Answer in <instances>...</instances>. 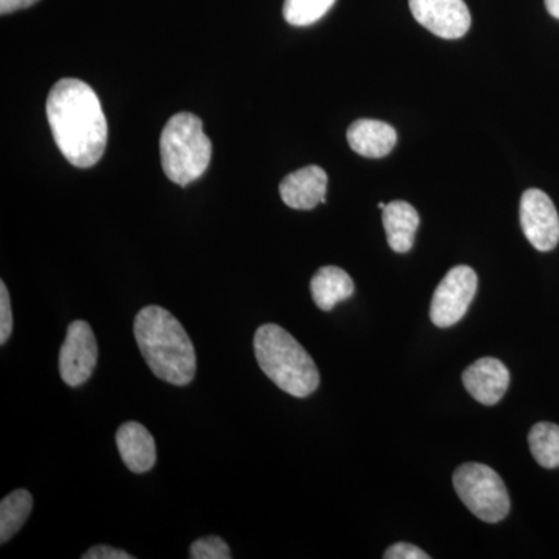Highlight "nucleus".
Segmentation results:
<instances>
[{
  "label": "nucleus",
  "instance_id": "7",
  "mask_svg": "<svg viewBox=\"0 0 559 559\" xmlns=\"http://www.w3.org/2000/svg\"><path fill=\"white\" fill-rule=\"evenodd\" d=\"M98 345L86 320H73L60 349V374L69 388H80L97 367Z\"/></svg>",
  "mask_w": 559,
  "mask_h": 559
},
{
  "label": "nucleus",
  "instance_id": "22",
  "mask_svg": "<svg viewBox=\"0 0 559 559\" xmlns=\"http://www.w3.org/2000/svg\"><path fill=\"white\" fill-rule=\"evenodd\" d=\"M83 559H134V557L128 554V551L103 544V546L91 547V549L83 555Z\"/></svg>",
  "mask_w": 559,
  "mask_h": 559
},
{
  "label": "nucleus",
  "instance_id": "25",
  "mask_svg": "<svg viewBox=\"0 0 559 559\" xmlns=\"http://www.w3.org/2000/svg\"><path fill=\"white\" fill-rule=\"evenodd\" d=\"M385 205H388V204H384V202H380V204H378V207H380L381 210H384Z\"/></svg>",
  "mask_w": 559,
  "mask_h": 559
},
{
  "label": "nucleus",
  "instance_id": "4",
  "mask_svg": "<svg viewBox=\"0 0 559 559\" xmlns=\"http://www.w3.org/2000/svg\"><path fill=\"white\" fill-rule=\"evenodd\" d=\"M162 167L171 182L187 187L207 171L212 142L200 117L179 112L165 124L160 135Z\"/></svg>",
  "mask_w": 559,
  "mask_h": 559
},
{
  "label": "nucleus",
  "instance_id": "17",
  "mask_svg": "<svg viewBox=\"0 0 559 559\" xmlns=\"http://www.w3.org/2000/svg\"><path fill=\"white\" fill-rule=\"evenodd\" d=\"M528 447L533 457L543 468H559V426L538 423L528 433Z\"/></svg>",
  "mask_w": 559,
  "mask_h": 559
},
{
  "label": "nucleus",
  "instance_id": "18",
  "mask_svg": "<svg viewBox=\"0 0 559 559\" xmlns=\"http://www.w3.org/2000/svg\"><path fill=\"white\" fill-rule=\"evenodd\" d=\"M336 0H285L283 16L294 27H308L322 20Z\"/></svg>",
  "mask_w": 559,
  "mask_h": 559
},
{
  "label": "nucleus",
  "instance_id": "9",
  "mask_svg": "<svg viewBox=\"0 0 559 559\" xmlns=\"http://www.w3.org/2000/svg\"><path fill=\"white\" fill-rule=\"evenodd\" d=\"M415 21L443 39H459L468 33L471 13L463 0H409Z\"/></svg>",
  "mask_w": 559,
  "mask_h": 559
},
{
  "label": "nucleus",
  "instance_id": "5",
  "mask_svg": "<svg viewBox=\"0 0 559 559\" xmlns=\"http://www.w3.org/2000/svg\"><path fill=\"white\" fill-rule=\"evenodd\" d=\"M455 492L466 509L488 524H498L510 513V496L495 469L481 463H463L452 476Z\"/></svg>",
  "mask_w": 559,
  "mask_h": 559
},
{
  "label": "nucleus",
  "instance_id": "3",
  "mask_svg": "<svg viewBox=\"0 0 559 559\" xmlns=\"http://www.w3.org/2000/svg\"><path fill=\"white\" fill-rule=\"evenodd\" d=\"M253 352L260 369L283 392L307 399L319 389L320 373L314 359L282 326L261 325L253 336Z\"/></svg>",
  "mask_w": 559,
  "mask_h": 559
},
{
  "label": "nucleus",
  "instance_id": "23",
  "mask_svg": "<svg viewBox=\"0 0 559 559\" xmlns=\"http://www.w3.org/2000/svg\"><path fill=\"white\" fill-rule=\"evenodd\" d=\"M39 0H0V13L10 14L17 10L28 9Z\"/></svg>",
  "mask_w": 559,
  "mask_h": 559
},
{
  "label": "nucleus",
  "instance_id": "11",
  "mask_svg": "<svg viewBox=\"0 0 559 559\" xmlns=\"http://www.w3.org/2000/svg\"><path fill=\"white\" fill-rule=\"evenodd\" d=\"M329 176L318 165L290 173L280 183V197L290 209L312 210L326 202Z\"/></svg>",
  "mask_w": 559,
  "mask_h": 559
},
{
  "label": "nucleus",
  "instance_id": "14",
  "mask_svg": "<svg viewBox=\"0 0 559 559\" xmlns=\"http://www.w3.org/2000/svg\"><path fill=\"white\" fill-rule=\"evenodd\" d=\"M382 224L390 249L396 253H407L414 248L415 235L419 226L417 210L409 202L393 201L382 210Z\"/></svg>",
  "mask_w": 559,
  "mask_h": 559
},
{
  "label": "nucleus",
  "instance_id": "20",
  "mask_svg": "<svg viewBox=\"0 0 559 559\" xmlns=\"http://www.w3.org/2000/svg\"><path fill=\"white\" fill-rule=\"evenodd\" d=\"M13 333V311L5 283H0V345H5Z\"/></svg>",
  "mask_w": 559,
  "mask_h": 559
},
{
  "label": "nucleus",
  "instance_id": "8",
  "mask_svg": "<svg viewBox=\"0 0 559 559\" xmlns=\"http://www.w3.org/2000/svg\"><path fill=\"white\" fill-rule=\"evenodd\" d=\"M521 226L525 238L539 252H550L559 242V216L543 190L530 189L521 198Z\"/></svg>",
  "mask_w": 559,
  "mask_h": 559
},
{
  "label": "nucleus",
  "instance_id": "2",
  "mask_svg": "<svg viewBox=\"0 0 559 559\" xmlns=\"http://www.w3.org/2000/svg\"><path fill=\"white\" fill-rule=\"evenodd\" d=\"M134 337L154 377L168 384L189 385L197 377V352L189 333L165 308L150 305L138 312Z\"/></svg>",
  "mask_w": 559,
  "mask_h": 559
},
{
  "label": "nucleus",
  "instance_id": "15",
  "mask_svg": "<svg viewBox=\"0 0 559 559\" xmlns=\"http://www.w3.org/2000/svg\"><path fill=\"white\" fill-rule=\"evenodd\" d=\"M355 294L352 277L337 266H323L311 280V296L322 311H331Z\"/></svg>",
  "mask_w": 559,
  "mask_h": 559
},
{
  "label": "nucleus",
  "instance_id": "12",
  "mask_svg": "<svg viewBox=\"0 0 559 559\" xmlns=\"http://www.w3.org/2000/svg\"><path fill=\"white\" fill-rule=\"evenodd\" d=\"M120 457L134 474L148 473L157 462L156 440L145 426L138 421L123 423L116 433Z\"/></svg>",
  "mask_w": 559,
  "mask_h": 559
},
{
  "label": "nucleus",
  "instance_id": "21",
  "mask_svg": "<svg viewBox=\"0 0 559 559\" xmlns=\"http://www.w3.org/2000/svg\"><path fill=\"white\" fill-rule=\"evenodd\" d=\"M385 559H429V555L409 543L393 544L384 554Z\"/></svg>",
  "mask_w": 559,
  "mask_h": 559
},
{
  "label": "nucleus",
  "instance_id": "19",
  "mask_svg": "<svg viewBox=\"0 0 559 559\" xmlns=\"http://www.w3.org/2000/svg\"><path fill=\"white\" fill-rule=\"evenodd\" d=\"M191 559H231L230 547L219 536H204L190 546Z\"/></svg>",
  "mask_w": 559,
  "mask_h": 559
},
{
  "label": "nucleus",
  "instance_id": "6",
  "mask_svg": "<svg viewBox=\"0 0 559 559\" xmlns=\"http://www.w3.org/2000/svg\"><path fill=\"white\" fill-rule=\"evenodd\" d=\"M477 274L469 266L452 267L433 293L430 320L439 329H450L465 318L477 293Z\"/></svg>",
  "mask_w": 559,
  "mask_h": 559
},
{
  "label": "nucleus",
  "instance_id": "1",
  "mask_svg": "<svg viewBox=\"0 0 559 559\" xmlns=\"http://www.w3.org/2000/svg\"><path fill=\"white\" fill-rule=\"evenodd\" d=\"M47 120L62 156L79 168L98 164L108 143V121L90 84L62 79L47 98Z\"/></svg>",
  "mask_w": 559,
  "mask_h": 559
},
{
  "label": "nucleus",
  "instance_id": "13",
  "mask_svg": "<svg viewBox=\"0 0 559 559\" xmlns=\"http://www.w3.org/2000/svg\"><path fill=\"white\" fill-rule=\"evenodd\" d=\"M347 139L349 148L359 156L380 159L395 148L396 131L384 121L360 119L348 128Z\"/></svg>",
  "mask_w": 559,
  "mask_h": 559
},
{
  "label": "nucleus",
  "instance_id": "16",
  "mask_svg": "<svg viewBox=\"0 0 559 559\" xmlns=\"http://www.w3.org/2000/svg\"><path fill=\"white\" fill-rule=\"evenodd\" d=\"M33 510V498L27 489H16L0 502V543H9L27 522Z\"/></svg>",
  "mask_w": 559,
  "mask_h": 559
},
{
  "label": "nucleus",
  "instance_id": "10",
  "mask_svg": "<svg viewBox=\"0 0 559 559\" xmlns=\"http://www.w3.org/2000/svg\"><path fill=\"white\" fill-rule=\"evenodd\" d=\"M462 381L474 400L485 406H495L509 390L510 371L502 360L481 358L463 371Z\"/></svg>",
  "mask_w": 559,
  "mask_h": 559
},
{
  "label": "nucleus",
  "instance_id": "24",
  "mask_svg": "<svg viewBox=\"0 0 559 559\" xmlns=\"http://www.w3.org/2000/svg\"><path fill=\"white\" fill-rule=\"evenodd\" d=\"M546 9L549 11L550 16L559 20V0H546Z\"/></svg>",
  "mask_w": 559,
  "mask_h": 559
}]
</instances>
